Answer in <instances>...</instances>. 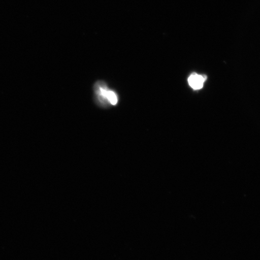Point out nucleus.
<instances>
[{
  "instance_id": "obj_1",
  "label": "nucleus",
  "mask_w": 260,
  "mask_h": 260,
  "mask_svg": "<svg viewBox=\"0 0 260 260\" xmlns=\"http://www.w3.org/2000/svg\"><path fill=\"white\" fill-rule=\"evenodd\" d=\"M97 100L103 105L110 104L115 106L118 102V97L114 91L110 90L102 82L97 83L95 86Z\"/></svg>"
},
{
  "instance_id": "obj_2",
  "label": "nucleus",
  "mask_w": 260,
  "mask_h": 260,
  "mask_svg": "<svg viewBox=\"0 0 260 260\" xmlns=\"http://www.w3.org/2000/svg\"><path fill=\"white\" fill-rule=\"evenodd\" d=\"M206 80V76L194 73L188 78V85L193 90H200L203 88Z\"/></svg>"
}]
</instances>
